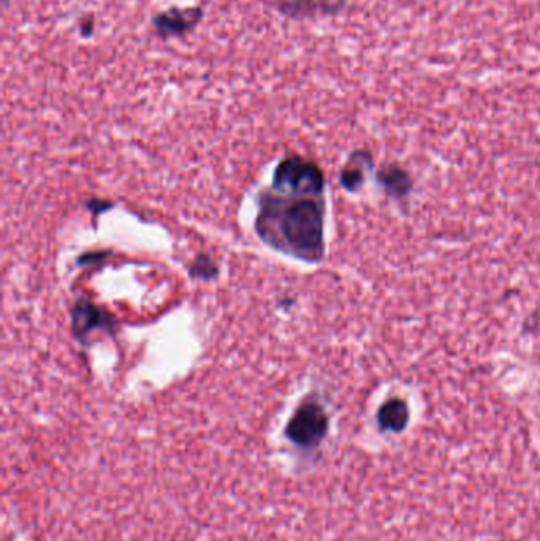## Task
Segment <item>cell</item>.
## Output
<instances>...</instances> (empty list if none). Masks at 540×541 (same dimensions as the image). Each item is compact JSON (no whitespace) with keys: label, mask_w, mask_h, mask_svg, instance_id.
<instances>
[{"label":"cell","mask_w":540,"mask_h":541,"mask_svg":"<svg viewBox=\"0 0 540 541\" xmlns=\"http://www.w3.org/2000/svg\"><path fill=\"white\" fill-rule=\"evenodd\" d=\"M202 18V8H170L154 16L153 24L160 37H179L192 31Z\"/></svg>","instance_id":"obj_5"},{"label":"cell","mask_w":540,"mask_h":541,"mask_svg":"<svg viewBox=\"0 0 540 541\" xmlns=\"http://www.w3.org/2000/svg\"><path fill=\"white\" fill-rule=\"evenodd\" d=\"M255 231L263 243L289 257L317 263L325 254V208L316 197L268 190L260 193Z\"/></svg>","instance_id":"obj_1"},{"label":"cell","mask_w":540,"mask_h":541,"mask_svg":"<svg viewBox=\"0 0 540 541\" xmlns=\"http://www.w3.org/2000/svg\"><path fill=\"white\" fill-rule=\"evenodd\" d=\"M407 421H409V410L400 399L385 402L379 410V424L385 431L400 432L401 429L406 428Z\"/></svg>","instance_id":"obj_6"},{"label":"cell","mask_w":540,"mask_h":541,"mask_svg":"<svg viewBox=\"0 0 540 541\" xmlns=\"http://www.w3.org/2000/svg\"><path fill=\"white\" fill-rule=\"evenodd\" d=\"M111 203L103 200H91L88 203L89 211L94 212V214H99V212L108 211L111 208Z\"/></svg>","instance_id":"obj_10"},{"label":"cell","mask_w":540,"mask_h":541,"mask_svg":"<svg viewBox=\"0 0 540 541\" xmlns=\"http://www.w3.org/2000/svg\"><path fill=\"white\" fill-rule=\"evenodd\" d=\"M324 173L311 160L289 156L274 170L273 189L300 197H320L324 193Z\"/></svg>","instance_id":"obj_2"},{"label":"cell","mask_w":540,"mask_h":541,"mask_svg":"<svg viewBox=\"0 0 540 541\" xmlns=\"http://www.w3.org/2000/svg\"><path fill=\"white\" fill-rule=\"evenodd\" d=\"M194 279L213 280L219 274V268L208 255H198L189 269Z\"/></svg>","instance_id":"obj_8"},{"label":"cell","mask_w":540,"mask_h":541,"mask_svg":"<svg viewBox=\"0 0 540 541\" xmlns=\"http://www.w3.org/2000/svg\"><path fill=\"white\" fill-rule=\"evenodd\" d=\"M108 252H94V254H86L83 255V257H80V260H78V263H80L81 266L84 265H91V263L100 262V260H105L103 257H107Z\"/></svg>","instance_id":"obj_9"},{"label":"cell","mask_w":540,"mask_h":541,"mask_svg":"<svg viewBox=\"0 0 540 541\" xmlns=\"http://www.w3.org/2000/svg\"><path fill=\"white\" fill-rule=\"evenodd\" d=\"M362 154H355L350 159L349 165L343 170V175H341V182L347 190H357L358 187L362 186L363 182V167L360 165V160H362Z\"/></svg>","instance_id":"obj_7"},{"label":"cell","mask_w":540,"mask_h":541,"mask_svg":"<svg viewBox=\"0 0 540 541\" xmlns=\"http://www.w3.org/2000/svg\"><path fill=\"white\" fill-rule=\"evenodd\" d=\"M328 417L322 405L314 401L303 402L293 413L286 428V436L303 448L317 447L327 436Z\"/></svg>","instance_id":"obj_3"},{"label":"cell","mask_w":540,"mask_h":541,"mask_svg":"<svg viewBox=\"0 0 540 541\" xmlns=\"http://www.w3.org/2000/svg\"><path fill=\"white\" fill-rule=\"evenodd\" d=\"M116 320L89 299L78 298L72 309L73 334L78 341L86 342V337L94 330L115 331Z\"/></svg>","instance_id":"obj_4"}]
</instances>
